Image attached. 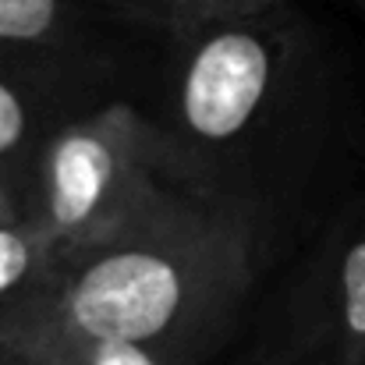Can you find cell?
<instances>
[{
  "label": "cell",
  "instance_id": "ba28073f",
  "mask_svg": "<svg viewBox=\"0 0 365 365\" xmlns=\"http://www.w3.org/2000/svg\"><path fill=\"white\" fill-rule=\"evenodd\" d=\"M25 365H170L156 351L118 341V337H82V334H46L11 344Z\"/></svg>",
  "mask_w": 365,
  "mask_h": 365
},
{
  "label": "cell",
  "instance_id": "6da1fadb",
  "mask_svg": "<svg viewBox=\"0 0 365 365\" xmlns=\"http://www.w3.org/2000/svg\"><path fill=\"white\" fill-rule=\"evenodd\" d=\"M160 174L245 220L269 269L312 242L348 153L344 82L291 0L167 39Z\"/></svg>",
  "mask_w": 365,
  "mask_h": 365
},
{
  "label": "cell",
  "instance_id": "8992f818",
  "mask_svg": "<svg viewBox=\"0 0 365 365\" xmlns=\"http://www.w3.org/2000/svg\"><path fill=\"white\" fill-rule=\"evenodd\" d=\"M93 107L100 103L21 68L0 64V185L11 192L21 217L46 142L61 124Z\"/></svg>",
  "mask_w": 365,
  "mask_h": 365
},
{
  "label": "cell",
  "instance_id": "7a4b0ae2",
  "mask_svg": "<svg viewBox=\"0 0 365 365\" xmlns=\"http://www.w3.org/2000/svg\"><path fill=\"white\" fill-rule=\"evenodd\" d=\"M266 269L245 220L163 178L114 231L57 252L50 298L7 344L118 337L170 365H199L231 341Z\"/></svg>",
  "mask_w": 365,
  "mask_h": 365
},
{
  "label": "cell",
  "instance_id": "5b68a950",
  "mask_svg": "<svg viewBox=\"0 0 365 365\" xmlns=\"http://www.w3.org/2000/svg\"><path fill=\"white\" fill-rule=\"evenodd\" d=\"M135 29L160 25L114 0H0V64L57 82L93 103L121 100L131 96L128 86L138 64Z\"/></svg>",
  "mask_w": 365,
  "mask_h": 365
},
{
  "label": "cell",
  "instance_id": "30bf717a",
  "mask_svg": "<svg viewBox=\"0 0 365 365\" xmlns=\"http://www.w3.org/2000/svg\"><path fill=\"white\" fill-rule=\"evenodd\" d=\"M14 217H21V210H18V202L11 199V192L0 185V220H14Z\"/></svg>",
  "mask_w": 365,
  "mask_h": 365
},
{
  "label": "cell",
  "instance_id": "8fae6325",
  "mask_svg": "<svg viewBox=\"0 0 365 365\" xmlns=\"http://www.w3.org/2000/svg\"><path fill=\"white\" fill-rule=\"evenodd\" d=\"M0 365H25V359H21L18 348H11V344L0 341Z\"/></svg>",
  "mask_w": 365,
  "mask_h": 365
},
{
  "label": "cell",
  "instance_id": "277c9868",
  "mask_svg": "<svg viewBox=\"0 0 365 365\" xmlns=\"http://www.w3.org/2000/svg\"><path fill=\"white\" fill-rule=\"evenodd\" d=\"M269 302L255 365H365V192L327 217Z\"/></svg>",
  "mask_w": 365,
  "mask_h": 365
},
{
  "label": "cell",
  "instance_id": "9c48e42d",
  "mask_svg": "<svg viewBox=\"0 0 365 365\" xmlns=\"http://www.w3.org/2000/svg\"><path fill=\"white\" fill-rule=\"evenodd\" d=\"M160 4L167 14V39H174V36H188L195 29H206L213 21H227V18L277 7L284 0H160Z\"/></svg>",
  "mask_w": 365,
  "mask_h": 365
},
{
  "label": "cell",
  "instance_id": "52a82bcc",
  "mask_svg": "<svg viewBox=\"0 0 365 365\" xmlns=\"http://www.w3.org/2000/svg\"><path fill=\"white\" fill-rule=\"evenodd\" d=\"M57 280V245L25 217L0 220V341H14L43 309Z\"/></svg>",
  "mask_w": 365,
  "mask_h": 365
},
{
  "label": "cell",
  "instance_id": "3957f363",
  "mask_svg": "<svg viewBox=\"0 0 365 365\" xmlns=\"http://www.w3.org/2000/svg\"><path fill=\"white\" fill-rule=\"evenodd\" d=\"M160 181L153 110L121 96L53 131L25 199V220L68 252L114 231Z\"/></svg>",
  "mask_w": 365,
  "mask_h": 365
},
{
  "label": "cell",
  "instance_id": "7c38bea8",
  "mask_svg": "<svg viewBox=\"0 0 365 365\" xmlns=\"http://www.w3.org/2000/svg\"><path fill=\"white\" fill-rule=\"evenodd\" d=\"M359 4H362V11H365V0H359Z\"/></svg>",
  "mask_w": 365,
  "mask_h": 365
}]
</instances>
